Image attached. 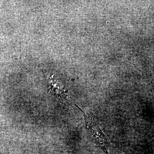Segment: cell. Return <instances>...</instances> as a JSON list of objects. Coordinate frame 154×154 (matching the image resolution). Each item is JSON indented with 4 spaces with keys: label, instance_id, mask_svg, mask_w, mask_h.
<instances>
[{
    "label": "cell",
    "instance_id": "obj_1",
    "mask_svg": "<svg viewBox=\"0 0 154 154\" xmlns=\"http://www.w3.org/2000/svg\"><path fill=\"white\" fill-rule=\"evenodd\" d=\"M75 105L82 112L85 121L86 128L91 139L103 151L108 154L109 143L105 134L100 128L96 117L92 113H86L76 104Z\"/></svg>",
    "mask_w": 154,
    "mask_h": 154
},
{
    "label": "cell",
    "instance_id": "obj_2",
    "mask_svg": "<svg viewBox=\"0 0 154 154\" xmlns=\"http://www.w3.org/2000/svg\"><path fill=\"white\" fill-rule=\"evenodd\" d=\"M50 80L49 82L50 91H51L52 94L61 101L63 100H66V97H67L65 91L64 90L63 88L60 85H58L55 82H54L53 78Z\"/></svg>",
    "mask_w": 154,
    "mask_h": 154
}]
</instances>
